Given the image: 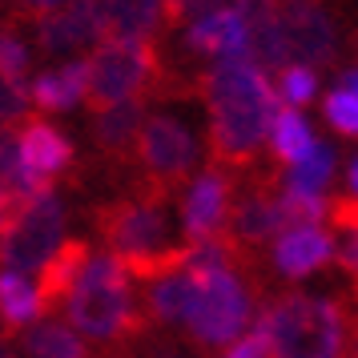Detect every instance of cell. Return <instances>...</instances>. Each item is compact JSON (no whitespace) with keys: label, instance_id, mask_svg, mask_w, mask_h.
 Masks as SVG:
<instances>
[{"label":"cell","instance_id":"obj_2","mask_svg":"<svg viewBox=\"0 0 358 358\" xmlns=\"http://www.w3.org/2000/svg\"><path fill=\"white\" fill-rule=\"evenodd\" d=\"M173 197L145 189V185H133L129 194L113 197L97 206V234L101 242L109 245V258L133 278V282H153L162 274L181 270L194 245L185 242L173 226V213H169Z\"/></svg>","mask_w":358,"mask_h":358},{"label":"cell","instance_id":"obj_3","mask_svg":"<svg viewBox=\"0 0 358 358\" xmlns=\"http://www.w3.org/2000/svg\"><path fill=\"white\" fill-rule=\"evenodd\" d=\"M61 310L69 314V326L101 358H113L137 334L149 330V318L141 310V294L133 286V278L109 254H89L81 278L73 282Z\"/></svg>","mask_w":358,"mask_h":358},{"label":"cell","instance_id":"obj_16","mask_svg":"<svg viewBox=\"0 0 358 358\" xmlns=\"http://www.w3.org/2000/svg\"><path fill=\"white\" fill-rule=\"evenodd\" d=\"M105 41H153L165 13V0H97Z\"/></svg>","mask_w":358,"mask_h":358},{"label":"cell","instance_id":"obj_15","mask_svg":"<svg viewBox=\"0 0 358 358\" xmlns=\"http://www.w3.org/2000/svg\"><path fill=\"white\" fill-rule=\"evenodd\" d=\"M141 121H145V101H117L109 109L93 113V121H89L93 149L113 165L133 162V141H137Z\"/></svg>","mask_w":358,"mask_h":358},{"label":"cell","instance_id":"obj_17","mask_svg":"<svg viewBox=\"0 0 358 358\" xmlns=\"http://www.w3.org/2000/svg\"><path fill=\"white\" fill-rule=\"evenodd\" d=\"M41 194H49V189H36L24 173V165H20L17 125H0V229Z\"/></svg>","mask_w":358,"mask_h":358},{"label":"cell","instance_id":"obj_26","mask_svg":"<svg viewBox=\"0 0 358 358\" xmlns=\"http://www.w3.org/2000/svg\"><path fill=\"white\" fill-rule=\"evenodd\" d=\"M226 4L229 0H165L162 24H169V29H185V24H194V20L217 13V8H226Z\"/></svg>","mask_w":358,"mask_h":358},{"label":"cell","instance_id":"obj_19","mask_svg":"<svg viewBox=\"0 0 358 358\" xmlns=\"http://www.w3.org/2000/svg\"><path fill=\"white\" fill-rule=\"evenodd\" d=\"M24 355L29 358H101L89 342L61 318H36L33 326H24Z\"/></svg>","mask_w":358,"mask_h":358},{"label":"cell","instance_id":"obj_30","mask_svg":"<svg viewBox=\"0 0 358 358\" xmlns=\"http://www.w3.org/2000/svg\"><path fill=\"white\" fill-rule=\"evenodd\" d=\"M0 358H20L13 346H8V334H0Z\"/></svg>","mask_w":358,"mask_h":358},{"label":"cell","instance_id":"obj_4","mask_svg":"<svg viewBox=\"0 0 358 358\" xmlns=\"http://www.w3.org/2000/svg\"><path fill=\"white\" fill-rule=\"evenodd\" d=\"M254 326L262 330L266 358H355V318L342 294H278L274 302L258 310Z\"/></svg>","mask_w":358,"mask_h":358},{"label":"cell","instance_id":"obj_13","mask_svg":"<svg viewBox=\"0 0 358 358\" xmlns=\"http://www.w3.org/2000/svg\"><path fill=\"white\" fill-rule=\"evenodd\" d=\"M89 242H81V238H65V242L52 250L49 258L41 262V270H36V314L41 318H49V314H57V310L65 306L69 290H73V282L81 278L85 262H89Z\"/></svg>","mask_w":358,"mask_h":358},{"label":"cell","instance_id":"obj_24","mask_svg":"<svg viewBox=\"0 0 358 358\" xmlns=\"http://www.w3.org/2000/svg\"><path fill=\"white\" fill-rule=\"evenodd\" d=\"M274 93L286 109H302V105H310L314 93H318V73H310V69H302V65H286L278 73Z\"/></svg>","mask_w":358,"mask_h":358},{"label":"cell","instance_id":"obj_9","mask_svg":"<svg viewBox=\"0 0 358 358\" xmlns=\"http://www.w3.org/2000/svg\"><path fill=\"white\" fill-rule=\"evenodd\" d=\"M282 229H286V222H282V210H278V181L274 178H258L242 194L234 189L226 234L242 254L258 258V250L266 242H274Z\"/></svg>","mask_w":358,"mask_h":358},{"label":"cell","instance_id":"obj_22","mask_svg":"<svg viewBox=\"0 0 358 358\" xmlns=\"http://www.w3.org/2000/svg\"><path fill=\"white\" fill-rule=\"evenodd\" d=\"M266 141H270V153H274L278 165H294L310 145H314V133H310L306 117L298 113V109L278 105V113H274V121H270Z\"/></svg>","mask_w":358,"mask_h":358},{"label":"cell","instance_id":"obj_27","mask_svg":"<svg viewBox=\"0 0 358 358\" xmlns=\"http://www.w3.org/2000/svg\"><path fill=\"white\" fill-rule=\"evenodd\" d=\"M33 109L29 101V85H17V81H4L0 77V125H20Z\"/></svg>","mask_w":358,"mask_h":358},{"label":"cell","instance_id":"obj_11","mask_svg":"<svg viewBox=\"0 0 358 358\" xmlns=\"http://www.w3.org/2000/svg\"><path fill=\"white\" fill-rule=\"evenodd\" d=\"M17 153L20 165L36 189H52V181L73 169V145L57 125L41 117H24L17 125Z\"/></svg>","mask_w":358,"mask_h":358},{"label":"cell","instance_id":"obj_23","mask_svg":"<svg viewBox=\"0 0 358 358\" xmlns=\"http://www.w3.org/2000/svg\"><path fill=\"white\" fill-rule=\"evenodd\" d=\"M355 69H342L338 73V89L326 97L322 113L330 121V129L338 133V137H355L358 129V97H355Z\"/></svg>","mask_w":358,"mask_h":358},{"label":"cell","instance_id":"obj_29","mask_svg":"<svg viewBox=\"0 0 358 358\" xmlns=\"http://www.w3.org/2000/svg\"><path fill=\"white\" fill-rule=\"evenodd\" d=\"M20 4H24V13L36 20V17H45V13H52L57 4H65V0H20Z\"/></svg>","mask_w":358,"mask_h":358},{"label":"cell","instance_id":"obj_21","mask_svg":"<svg viewBox=\"0 0 358 358\" xmlns=\"http://www.w3.org/2000/svg\"><path fill=\"white\" fill-rule=\"evenodd\" d=\"M41 314H36V290L29 274H17V270H0V322H4V334H17L24 326H33Z\"/></svg>","mask_w":358,"mask_h":358},{"label":"cell","instance_id":"obj_25","mask_svg":"<svg viewBox=\"0 0 358 358\" xmlns=\"http://www.w3.org/2000/svg\"><path fill=\"white\" fill-rule=\"evenodd\" d=\"M0 77L29 85V49L17 36V29H8V24H0Z\"/></svg>","mask_w":358,"mask_h":358},{"label":"cell","instance_id":"obj_28","mask_svg":"<svg viewBox=\"0 0 358 358\" xmlns=\"http://www.w3.org/2000/svg\"><path fill=\"white\" fill-rule=\"evenodd\" d=\"M213 358H266V346H262V330L254 326V330H245L242 338H234L222 350V355H213Z\"/></svg>","mask_w":358,"mask_h":358},{"label":"cell","instance_id":"obj_18","mask_svg":"<svg viewBox=\"0 0 358 358\" xmlns=\"http://www.w3.org/2000/svg\"><path fill=\"white\" fill-rule=\"evenodd\" d=\"M85 81H89V61L77 57L61 69H49L41 73L33 85H29V101L45 113H61V109H73L85 101Z\"/></svg>","mask_w":358,"mask_h":358},{"label":"cell","instance_id":"obj_7","mask_svg":"<svg viewBox=\"0 0 358 358\" xmlns=\"http://www.w3.org/2000/svg\"><path fill=\"white\" fill-rule=\"evenodd\" d=\"M61 242H65V201L49 189L33 197L0 229V270H17V274L41 270V262Z\"/></svg>","mask_w":358,"mask_h":358},{"label":"cell","instance_id":"obj_12","mask_svg":"<svg viewBox=\"0 0 358 358\" xmlns=\"http://www.w3.org/2000/svg\"><path fill=\"white\" fill-rule=\"evenodd\" d=\"M242 20L245 57L262 73H282L286 61V33H282V0H229Z\"/></svg>","mask_w":358,"mask_h":358},{"label":"cell","instance_id":"obj_14","mask_svg":"<svg viewBox=\"0 0 358 358\" xmlns=\"http://www.w3.org/2000/svg\"><path fill=\"white\" fill-rule=\"evenodd\" d=\"M330 254L334 238L326 226H286L274 238V270L290 282L318 274L322 266H330Z\"/></svg>","mask_w":358,"mask_h":358},{"label":"cell","instance_id":"obj_8","mask_svg":"<svg viewBox=\"0 0 358 358\" xmlns=\"http://www.w3.org/2000/svg\"><path fill=\"white\" fill-rule=\"evenodd\" d=\"M189 189L181 194V238L189 245L213 242L229 226V206H234V178L229 169H201L194 181H185Z\"/></svg>","mask_w":358,"mask_h":358},{"label":"cell","instance_id":"obj_10","mask_svg":"<svg viewBox=\"0 0 358 358\" xmlns=\"http://www.w3.org/2000/svg\"><path fill=\"white\" fill-rule=\"evenodd\" d=\"M33 33L41 41V49L49 57H77V52H93L105 41L101 29L97 0H65L52 13L33 20Z\"/></svg>","mask_w":358,"mask_h":358},{"label":"cell","instance_id":"obj_1","mask_svg":"<svg viewBox=\"0 0 358 358\" xmlns=\"http://www.w3.org/2000/svg\"><path fill=\"white\" fill-rule=\"evenodd\" d=\"M197 89L210 109V162L217 169H250L282 105L270 77L250 61H213Z\"/></svg>","mask_w":358,"mask_h":358},{"label":"cell","instance_id":"obj_5","mask_svg":"<svg viewBox=\"0 0 358 358\" xmlns=\"http://www.w3.org/2000/svg\"><path fill=\"white\" fill-rule=\"evenodd\" d=\"M89 81H85V105L89 113H101L117 101H149L165 93V61L153 41H101L85 57Z\"/></svg>","mask_w":358,"mask_h":358},{"label":"cell","instance_id":"obj_20","mask_svg":"<svg viewBox=\"0 0 358 358\" xmlns=\"http://www.w3.org/2000/svg\"><path fill=\"white\" fill-rule=\"evenodd\" d=\"M330 178H334V149L322 145V141H314L298 162L286 165V181H282V189H290V194H310V197H326Z\"/></svg>","mask_w":358,"mask_h":358},{"label":"cell","instance_id":"obj_6","mask_svg":"<svg viewBox=\"0 0 358 358\" xmlns=\"http://www.w3.org/2000/svg\"><path fill=\"white\" fill-rule=\"evenodd\" d=\"M133 162L141 169V181L145 189H157V194L173 197L194 178L197 162H201V145H197L194 129L173 113H153L141 121L137 129V141H133Z\"/></svg>","mask_w":358,"mask_h":358}]
</instances>
